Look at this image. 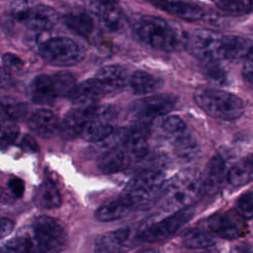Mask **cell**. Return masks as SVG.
I'll return each instance as SVG.
<instances>
[{
    "label": "cell",
    "instance_id": "obj_5",
    "mask_svg": "<svg viewBox=\"0 0 253 253\" xmlns=\"http://www.w3.org/2000/svg\"><path fill=\"white\" fill-rule=\"evenodd\" d=\"M194 100L206 114L218 120L233 121L240 118L244 113L242 100L221 89L199 87L194 92Z\"/></svg>",
    "mask_w": 253,
    "mask_h": 253
},
{
    "label": "cell",
    "instance_id": "obj_25",
    "mask_svg": "<svg viewBox=\"0 0 253 253\" xmlns=\"http://www.w3.org/2000/svg\"><path fill=\"white\" fill-rule=\"evenodd\" d=\"M34 201L36 206L42 210H53L61 205V197L56 186L48 180L38 187Z\"/></svg>",
    "mask_w": 253,
    "mask_h": 253
},
{
    "label": "cell",
    "instance_id": "obj_12",
    "mask_svg": "<svg viewBox=\"0 0 253 253\" xmlns=\"http://www.w3.org/2000/svg\"><path fill=\"white\" fill-rule=\"evenodd\" d=\"M117 117L118 111L115 107L93 105L91 115L80 137L89 142H100L114 130Z\"/></svg>",
    "mask_w": 253,
    "mask_h": 253
},
{
    "label": "cell",
    "instance_id": "obj_22",
    "mask_svg": "<svg viewBox=\"0 0 253 253\" xmlns=\"http://www.w3.org/2000/svg\"><path fill=\"white\" fill-rule=\"evenodd\" d=\"M128 85L131 92L135 95H150L160 90L163 86V81L151 73L143 70L134 71L128 80Z\"/></svg>",
    "mask_w": 253,
    "mask_h": 253
},
{
    "label": "cell",
    "instance_id": "obj_36",
    "mask_svg": "<svg viewBox=\"0 0 253 253\" xmlns=\"http://www.w3.org/2000/svg\"><path fill=\"white\" fill-rule=\"evenodd\" d=\"M242 75L247 83L253 85V47L244 58Z\"/></svg>",
    "mask_w": 253,
    "mask_h": 253
},
{
    "label": "cell",
    "instance_id": "obj_14",
    "mask_svg": "<svg viewBox=\"0 0 253 253\" xmlns=\"http://www.w3.org/2000/svg\"><path fill=\"white\" fill-rule=\"evenodd\" d=\"M138 242V231L130 227H122L99 235L94 242V252L126 253Z\"/></svg>",
    "mask_w": 253,
    "mask_h": 253
},
{
    "label": "cell",
    "instance_id": "obj_35",
    "mask_svg": "<svg viewBox=\"0 0 253 253\" xmlns=\"http://www.w3.org/2000/svg\"><path fill=\"white\" fill-rule=\"evenodd\" d=\"M2 61L4 64V68L9 73L21 70L24 65V62L22 61V59L13 53H5L2 57Z\"/></svg>",
    "mask_w": 253,
    "mask_h": 253
},
{
    "label": "cell",
    "instance_id": "obj_1",
    "mask_svg": "<svg viewBox=\"0 0 253 253\" xmlns=\"http://www.w3.org/2000/svg\"><path fill=\"white\" fill-rule=\"evenodd\" d=\"M16 235L25 243L29 253H59L67 244V234L62 224L48 215L34 217Z\"/></svg>",
    "mask_w": 253,
    "mask_h": 253
},
{
    "label": "cell",
    "instance_id": "obj_28",
    "mask_svg": "<svg viewBox=\"0 0 253 253\" xmlns=\"http://www.w3.org/2000/svg\"><path fill=\"white\" fill-rule=\"evenodd\" d=\"M64 21L70 30L82 37L87 38L94 31V22L86 12L76 11L69 13L65 16Z\"/></svg>",
    "mask_w": 253,
    "mask_h": 253
},
{
    "label": "cell",
    "instance_id": "obj_19",
    "mask_svg": "<svg viewBox=\"0 0 253 253\" xmlns=\"http://www.w3.org/2000/svg\"><path fill=\"white\" fill-rule=\"evenodd\" d=\"M92 106H79L70 110L60 123L59 132L66 139L80 136L91 115Z\"/></svg>",
    "mask_w": 253,
    "mask_h": 253
},
{
    "label": "cell",
    "instance_id": "obj_6",
    "mask_svg": "<svg viewBox=\"0 0 253 253\" xmlns=\"http://www.w3.org/2000/svg\"><path fill=\"white\" fill-rule=\"evenodd\" d=\"M165 176L157 170H145L131 178L125 186L122 197L133 210L144 207L162 191Z\"/></svg>",
    "mask_w": 253,
    "mask_h": 253
},
{
    "label": "cell",
    "instance_id": "obj_33",
    "mask_svg": "<svg viewBox=\"0 0 253 253\" xmlns=\"http://www.w3.org/2000/svg\"><path fill=\"white\" fill-rule=\"evenodd\" d=\"M245 220L253 218V192L242 194L235 203L234 209Z\"/></svg>",
    "mask_w": 253,
    "mask_h": 253
},
{
    "label": "cell",
    "instance_id": "obj_16",
    "mask_svg": "<svg viewBox=\"0 0 253 253\" xmlns=\"http://www.w3.org/2000/svg\"><path fill=\"white\" fill-rule=\"evenodd\" d=\"M91 11L104 24L106 28L113 32L124 28L126 17L117 0H86Z\"/></svg>",
    "mask_w": 253,
    "mask_h": 253
},
{
    "label": "cell",
    "instance_id": "obj_40",
    "mask_svg": "<svg viewBox=\"0 0 253 253\" xmlns=\"http://www.w3.org/2000/svg\"><path fill=\"white\" fill-rule=\"evenodd\" d=\"M20 146L27 151H31V152H36L39 150V146L36 142V140L34 138H32L30 135H25L20 143Z\"/></svg>",
    "mask_w": 253,
    "mask_h": 253
},
{
    "label": "cell",
    "instance_id": "obj_9",
    "mask_svg": "<svg viewBox=\"0 0 253 253\" xmlns=\"http://www.w3.org/2000/svg\"><path fill=\"white\" fill-rule=\"evenodd\" d=\"M42 58L55 66H72L81 62L86 55L85 49L67 37H52L45 39L39 44Z\"/></svg>",
    "mask_w": 253,
    "mask_h": 253
},
{
    "label": "cell",
    "instance_id": "obj_2",
    "mask_svg": "<svg viewBox=\"0 0 253 253\" xmlns=\"http://www.w3.org/2000/svg\"><path fill=\"white\" fill-rule=\"evenodd\" d=\"M205 193L201 174L187 170L165 181L160 193V206L165 211H178L191 207Z\"/></svg>",
    "mask_w": 253,
    "mask_h": 253
},
{
    "label": "cell",
    "instance_id": "obj_21",
    "mask_svg": "<svg viewBox=\"0 0 253 253\" xmlns=\"http://www.w3.org/2000/svg\"><path fill=\"white\" fill-rule=\"evenodd\" d=\"M104 87L107 95L120 92L126 84V70L119 64L101 67L94 76Z\"/></svg>",
    "mask_w": 253,
    "mask_h": 253
},
{
    "label": "cell",
    "instance_id": "obj_4",
    "mask_svg": "<svg viewBox=\"0 0 253 253\" xmlns=\"http://www.w3.org/2000/svg\"><path fill=\"white\" fill-rule=\"evenodd\" d=\"M132 32L141 42L162 51L175 50L181 43L177 30L157 16L138 17L132 24Z\"/></svg>",
    "mask_w": 253,
    "mask_h": 253
},
{
    "label": "cell",
    "instance_id": "obj_15",
    "mask_svg": "<svg viewBox=\"0 0 253 253\" xmlns=\"http://www.w3.org/2000/svg\"><path fill=\"white\" fill-rule=\"evenodd\" d=\"M210 231L224 239H237L246 233L245 219L235 211L227 210L216 212L208 218Z\"/></svg>",
    "mask_w": 253,
    "mask_h": 253
},
{
    "label": "cell",
    "instance_id": "obj_26",
    "mask_svg": "<svg viewBox=\"0 0 253 253\" xmlns=\"http://www.w3.org/2000/svg\"><path fill=\"white\" fill-rule=\"evenodd\" d=\"M133 209L122 198L108 202L99 207L95 211V217L100 221H114L128 214Z\"/></svg>",
    "mask_w": 253,
    "mask_h": 253
},
{
    "label": "cell",
    "instance_id": "obj_8",
    "mask_svg": "<svg viewBox=\"0 0 253 253\" xmlns=\"http://www.w3.org/2000/svg\"><path fill=\"white\" fill-rule=\"evenodd\" d=\"M10 11L18 22L34 31H48L59 21V15L53 8L33 0H15Z\"/></svg>",
    "mask_w": 253,
    "mask_h": 253
},
{
    "label": "cell",
    "instance_id": "obj_10",
    "mask_svg": "<svg viewBox=\"0 0 253 253\" xmlns=\"http://www.w3.org/2000/svg\"><path fill=\"white\" fill-rule=\"evenodd\" d=\"M161 130L173 145L175 154L182 160L190 161L199 155V145L180 117L164 118L161 122Z\"/></svg>",
    "mask_w": 253,
    "mask_h": 253
},
{
    "label": "cell",
    "instance_id": "obj_13",
    "mask_svg": "<svg viewBox=\"0 0 253 253\" xmlns=\"http://www.w3.org/2000/svg\"><path fill=\"white\" fill-rule=\"evenodd\" d=\"M176 104V97L170 94L150 95L132 103L131 115L140 122H150L170 113Z\"/></svg>",
    "mask_w": 253,
    "mask_h": 253
},
{
    "label": "cell",
    "instance_id": "obj_34",
    "mask_svg": "<svg viewBox=\"0 0 253 253\" xmlns=\"http://www.w3.org/2000/svg\"><path fill=\"white\" fill-rule=\"evenodd\" d=\"M0 253H29L22 239L15 235L0 245Z\"/></svg>",
    "mask_w": 253,
    "mask_h": 253
},
{
    "label": "cell",
    "instance_id": "obj_29",
    "mask_svg": "<svg viewBox=\"0 0 253 253\" xmlns=\"http://www.w3.org/2000/svg\"><path fill=\"white\" fill-rule=\"evenodd\" d=\"M183 244L191 249H203L215 243L214 235L202 228H192L182 237Z\"/></svg>",
    "mask_w": 253,
    "mask_h": 253
},
{
    "label": "cell",
    "instance_id": "obj_30",
    "mask_svg": "<svg viewBox=\"0 0 253 253\" xmlns=\"http://www.w3.org/2000/svg\"><path fill=\"white\" fill-rule=\"evenodd\" d=\"M223 13L231 16H241L253 11V0H211Z\"/></svg>",
    "mask_w": 253,
    "mask_h": 253
},
{
    "label": "cell",
    "instance_id": "obj_31",
    "mask_svg": "<svg viewBox=\"0 0 253 253\" xmlns=\"http://www.w3.org/2000/svg\"><path fill=\"white\" fill-rule=\"evenodd\" d=\"M203 63V72L211 83L216 86H225L228 84V74L226 70L219 64V61H207Z\"/></svg>",
    "mask_w": 253,
    "mask_h": 253
},
{
    "label": "cell",
    "instance_id": "obj_23",
    "mask_svg": "<svg viewBox=\"0 0 253 253\" xmlns=\"http://www.w3.org/2000/svg\"><path fill=\"white\" fill-rule=\"evenodd\" d=\"M226 163L222 156L214 155L209 162L204 173L201 174L205 193L216 190L225 178Z\"/></svg>",
    "mask_w": 253,
    "mask_h": 253
},
{
    "label": "cell",
    "instance_id": "obj_41",
    "mask_svg": "<svg viewBox=\"0 0 253 253\" xmlns=\"http://www.w3.org/2000/svg\"><path fill=\"white\" fill-rule=\"evenodd\" d=\"M148 2H151L154 6L158 7L164 3H168V2H172V1H175V0H146Z\"/></svg>",
    "mask_w": 253,
    "mask_h": 253
},
{
    "label": "cell",
    "instance_id": "obj_42",
    "mask_svg": "<svg viewBox=\"0 0 253 253\" xmlns=\"http://www.w3.org/2000/svg\"><path fill=\"white\" fill-rule=\"evenodd\" d=\"M234 253H251L249 250L247 249H244V248H240L238 250H236Z\"/></svg>",
    "mask_w": 253,
    "mask_h": 253
},
{
    "label": "cell",
    "instance_id": "obj_39",
    "mask_svg": "<svg viewBox=\"0 0 253 253\" xmlns=\"http://www.w3.org/2000/svg\"><path fill=\"white\" fill-rule=\"evenodd\" d=\"M12 85V76L4 67H0V92L7 90Z\"/></svg>",
    "mask_w": 253,
    "mask_h": 253
},
{
    "label": "cell",
    "instance_id": "obj_11",
    "mask_svg": "<svg viewBox=\"0 0 253 253\" xmlns=\"http://www.w3.org/2000/svg\"><path fill=\"white\" fill-rule=\"evenodd\" d=\"M193 214L191 207L175 211L168 216L141 228L138 231V240L150 243L164 241L189 222Z\"/></svg>",
    "mask_w": 253,
    "mask_h": 253
},
{
    "label": "cell",
    "instance_id": "obj_37",
    "mask_svg": "<svg viewBox=\"0 0 253 253\" xmlns=\"http://www.w3.org/2000/svg\"><path fill=\"white\" fill-rule=\"evenodd\" d=\"M8 187L11 191V193L16 197V198H21L24 194L25 191V184L22 179L20 178H12L9 183Z\"/></svg>",
    "mask_w": 253,
    "mask_h": 253
},
{
    "label": "cell",
    "instance_id": "obj_18",
    "mask_svg": "<svg viewBox=\"0 0 253 253\" xmlns=\"http://www.w3.org/2000/svg\"><path fill=\"white\" fill-rule=\"evenodd\" d=\"M28 126L38 136L50 138L59 132L60 122L57 116L50 110L39 109L30 115Z\"/></svg>",
    "mask_w": 253,
    "mask_h": 253
},
{
    "label": "cell",
    "instance_id": "obj_38",
    "mask_svg": "<svg viewBox=\"0 0 253 253\" xmlns=\"http://www.w3.org/2000/svg\"><path fill=\"white\" fill-rule=\"evenodd\" d=\"M14 229V222L9 218H0V240L8 236Z\"/></svg>",
    "mask_w": 253,
    "mask_h": 253
},
{
    "label": "cell",
    "instance_id": "obj_20",
    "mask_svg": "<svg viewBox=\"0 0 253 253\" xmlns=\"http://www.w3.org/2000/svg\"><path fill=\"white\" fill-rule=\"evenodd\" d=\"M28 96L37 104H49L59 97L52 74L36 76L28 87Z\"/></svg>",
    "mask_w": 253,
    "mask_h": 253
},
{
    "label": "cell",
    "instance_id": "obj_3",
    "mask_svg": "<svg viewBox=\"0 0 253 253\" xmlns=\"http://www.w3.org/2000/svg\"><path fill=\"white\" fill-rule=\"evenodd\" d=\"M148 143L138 129H132L121 144L105 150L98 158V167L105 174H115L126 170L133 163L146 156Z\"/></svg>",
    "mask_w": 253,
    "mask_h": 253
},
{
    "label": "cell",
    "instance_id": "obj_24",
    "mask_svg": "<svg viewBox=\"0 0 253 253\" xmlns=\"http://www.w3.org/2000/svg\"><path fill=\"white\" fill-rule=\"evenodd\" d=\"M157 8L186 21H199L204 17V11L201 7L182 0L164 3Z\"/></svg>",
    "mask_w": 253,
    "mask_h": 253
},
{
    "label": "cell",
    "instance_id": "obj_7",
    "mask_svg": "<svg viewBox=\"0 0 253 253\" xmlns=\"http://www.w3.org/2000/svg\"><path fill=\"white\" fill-rule=\"evenodd\" d=\"M186 47L203 62L228 60V35L196 30L188 35Z\"/></svg>",
    "mask_w": 253,
    "mask_h": 253
},
{
    "label": "cell",
    "instance_id": "obj_32",
    "mask_svg": "<svg viewBox=\"0 0 253 253\" xmlns=\"http://www.w3.org/2000/svg\"><path fill=\"white\" fill-rule=\"evenodd\" d=\"M19 127L15 121L0 117V148L11 145L18 137Z\"/></svg>",
    "mask_w": 253,
    "mask_h": 253
},
{
    "label": "cell",
    "instance_id": "obj_17",
    "mask_svg": "<svg viewBox=\"0 0 253 253\" xmlns=\"http://www.w3.org/2000/svg\"><path fill=\"white\" fill-rule=\"evenodd\" d=\"M105 96H107V93L104 87L95 77H92L76 84L68 98L75 105L91 106L95 105Z\"/></svg>",
    "mask_w": 253,
    "mask_h": 253
},
{
    "label": "cell",
    "instance_id": "obj_27",
    "mask_svg": "<svg viewBox=\"0 0 253 253\" xmlns=\"http://www.w3.org/2000/svg\"><path fill=\"white\" fill-rule=\"evenodd\" d=\"M228 183L235 187L245 186L253 182V154L235 163L226 174Z\"/></svg>",
    "mask_w": 253,
    "mask_h": 253
}]
</instances>
